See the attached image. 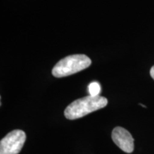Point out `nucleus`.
<instances>
[{
	"label": "nucleus",
	"mask_w": 154,
	"mask_h": 154,
	"mask_svg": "<svg viewBox=\"0 0 154 154\" xmlns=\"http://www.w3.org/2000/svg\"><path fill=\"white\" fill-rule=\"evenodd\" d=\"M88 93H89L90 96H99V94L101 93V86H100L99 83L96 82H91V84L88 85Z\"/></svg>",
	"instance_id": "39448f33"
},
{
	"label": "nucleus",
	"mask_w": 154,
	"mask_h": 154,
	"mask_svg": "<svg viewBox=\"0 0 154 154\" xmlns=\"http://www.w3.org/2000/svg\"><path fill=\"white\" fill-rule=\"evenodd\" d=\"M150 75H151L152 79L154 80V66H152L151 70H150Z\"/></svg>",
	"instance_id": "423d86ee"
},
{
	"label": "nucleus",
	"mask_w": 154,
	"mask_h": 154,
	"mask_svg": "<svg viewBox=\"0 0 154 154\" xmlns=\"http://www.w3.org/2000/svg\"><path fill=\"white\" fill-rule=\"evenodd\" d=\"M114 143L126 153H131L134 149V139L131 134L122 127H116L111 134Z\"/></svg>",
	"instance_id": "20e7f679"
},
{
	"label": "nucleus",
	"mask_w": 154,
	"mask_h": 154,
	"mask_svg": "<svg viewBox=\"0 0 154 154\" xmlns=\"http://www.w3.org/2000/svg\"><path fill=\"white\" fill-rule=\"evenodd\" d=\"M26 134L22 130L9 132L0 141V154H18L26 141Z\"/></svg>",
	"instance_id": "7ed1b4c3"
},
{
	"label": "nucleus",
	"mask_w": 154,
	"mask_h": 154,
	"mask_svg": "<svg viewBox=\"0 0 154 154\" xmlns=\"http://www.w3.org/2000/svg\"><path fill=\"white\" fill-rule=\"evenodd\" d=\"M108 100L101 96H88L75 100L66 108L64 116L69 120H75L88 115L94 111L106 106Z\"/></svg>",
	"instance_id": "f257e3e1"
},
{
	"label": "nucleus",
	"mask_w": 154,
	"mask_h": 154,
	"mask_svg": "<svg viewBox=\"0 0 154 154\" xmlns=\"http://www.w3.org/2000/svg\"><path fill=\"white\" fill-rule=\"evenodd\" d=\"M91 64V59L85 54L69 55L58 61L51 73L56 78H61L79 72Z\"/></svg>",
	"instance_id": "f03ea898"
}]
</instances>
